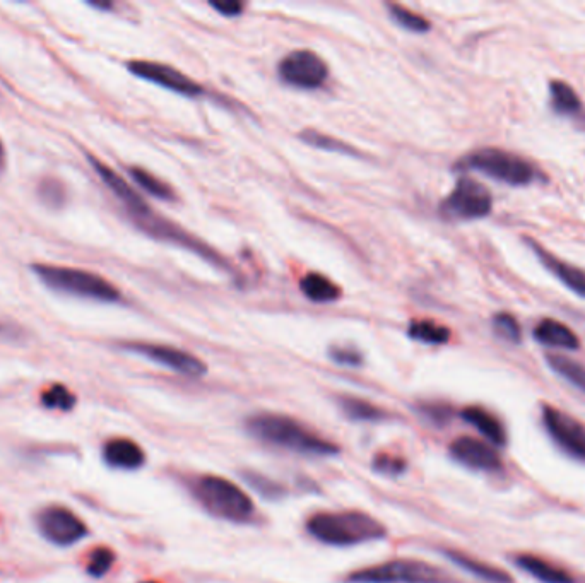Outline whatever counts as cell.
I'll list each match as a JSON object with an SVG mask.
<instances>
[{"instance_id":"35","label":"cell","mask_w":585,"mask_h":583,"mask_svg":"<svg viewBox=\"0 0 585 583\" xmlns=\"http://www.w3.org/2000/svg\"><path fill=\"white\" fill-rule=\"evenodd\" d=\"M209 6L216 9L219 14L226 16V18H237L245 9V4L237 2V0H219V2L218 0H213V2H209Z\"/></svg>"},{"instance_id":"8","label":"cell","mask_w":585,"mask_h":583,"mask_svg":"<svg viewBox=\"0 0 585 583\" xmlns=\"http://www.w3.org/2000/svg\"><path fill=\"white\" fill-rule=\"evenodd\" d=\"M36 525L42 536L55 546H74L88 536L89 530L83 520L69 508L50 505L36 515Z\"/></svg>"},{"instance_id":"10","label":"cell","mask_w":585,"mask_h":583,"mask_svg":"<svg viewBox=\"0 0 585 583\" xmlns=\"http://www.w3.org/2000/svg\"><path fill=\"white\" fill-rule=\"evenodd\" d=\"M541 418L551 440L565 454L585 462V424L550 404H544Z\"/></svg>"},{"instance_id":"39","label":"cell","mask_w":585,"mask_h":583,"mask_svg":"<svg viewBox=\"0 0 585 583\" xmlns=\"http://www.w3.org/2000/svg\"><path fill=\"white\" fill-rule=\"evenodd\" d=\"M4 330H6V329H4V325L0 324V334H2V332H4Z\"/></svg>"},{"instance_id":"5","label":"cell","mask_w":585,"mask_h":583,"mask_svg":"<svg viewBox=\"0 0 585 583\" xmlns=\"http://www.w3.org/2000/svg\"><path fill=\"white\" fill-rule=\"evenodd\" d=\"M454 170L478 171L497 182L507 183L510 187L531 185L538 177V171L529 161L517 154L495 148L478 149L467 154L455 163Z\"/></svg>"},{"instance_id":"32","label":"cell","mask_w":585,"mask_h":583,"mask_svg":"<svg viewBox=\"0 0 585 583\" xmlns=\"http://www.w3.org/2000/svg\"><path fill=\"white\" fill-rule=\"evenodd\" d=\"M372 469L377 474H384V476H402L408 469V462L402 457H396V455L377 454L373 457Z\"/></svg>"},{"instance_id":"9","label":"cell","mask_w":585,"mask_h":583,"mask_svg":"<svg viewBox=\"0 0 585 583\" xmlns=\"http://www.w3.org/2000/svg\"><path fill=\"white\" fill-rule=\"evenodd\" d=\"M279 77L293 88L319 89L329 77V67L310 50H296L279 62Z\"/></svg>"},{"instance_id":"28","label":"cell","mask_w":585,"mask_h":583,"mask_svg":"<svg viewBox=\"0 0 585 583\" xmlns=\"http://www.w3.org/2000/svg\"><path fill=\"white\" fill-rule=\"evenodd\" d=\"M390 18L394 19L402 30L411 31V33H428L432 24L428 19L423 18L416 12L409 11L408 7L399 6V4H389Z\"/></svg>"},{"instance_id":"3","label":"cell","mask_w":585,"mask_h":583,"mask_svg":"<svg viewBox=\"0 0 585 583\" xmlns=\"http://www.w3.org/2000/svg\"><path fill=\"white\" fill-rule=\"evenodd\" d=\"M187 486L194 500L216 519L231 524H250L257 515L252 498L226 477L199 474L190 477Z\"/></svg>"},{"instance_id":"12","label":"cell","mask_w":585,"mask_h":583,"mask_svg":"<svg viewBox=\"0 0 585 583\" xmlns=\"http://www.w3.org/2000/svg\"><path fill=\"white\" fill-rule=\"evenodd\" d=\"M127 71L144 81L158 84L161 88L170 89L173 93L194 98L204 93L201 84L195 83L184 72L178 71L172 65L149 62V60H130L127 62Z\"/></svg>"},{"instance_id":"23","label":"cell","mask_w":585,"mask_h":583,"mask_svg":"<svg viewBox=\"0 0 585 583\" xmlns=\"http://www.w3.org/2000/svg\"><path fill=\"white\" fill-rule=\"evenodd\" d=\"M551 106L558 115L563 117H577L582 113V101L572 86L565 81H551Z\"/></svg>"},{"instance_id":"21","label":"cell","mask_w":585,"mask_h":583,"mask_svg":"<svg viewBox=\"0 0 585 583\" xmlns=\"http://www.w3.org/2000/svg\"><path fill=\"white\" fill-rule=\"evenodd\" d=\"M337 404L341 407L344 416L351 419V421H358V423H382V421L389 419V413L385 409L375 406L372 402L358 399V397L343 395V397L337 399Z\"/></svg>"},{"instance_id":"25","label":"cell","mask_w":585,"mask_h":583,"mask_svg":"<svg viewBox=\"0 0 585 583\" xmlns=\"http://www.w3.org/2000/svg\"><path fill=\"white\" fill-rule=\"evenodd\" d=\"M546 363L556 375H560L563 380L585 392V366L580 365L579 361L562 354H546Z\"/></svg>"},{"instance_id":"15","label":"cell","mask_w":585,"mask_h":583,"mask_svg":"<svg viewBox=\"0 0 585 583\" xmlns=\"http://www.w3.org/2000/svg\"><path fill=\"white\" fill-rule=\"evenodd\" d=\"M526 243L531 248L532 252L536 254L538 257L539 262L548 269V271L553 272L560 281H562L568 289H572L575 295H579L580 298H584L585 300V271L579 269V267H575V265H570L565 262V260L558 259L555 255L550 254L546 248L541 247L536 240H531V238H526Z\"/></svg>"},{"instance_id":"27","label":"cell","mask_w":585,"mask_h":583,"mask_svg":"<svg viewBox=\"0 0 585 583\" xmlns=\"http://www.w3.org/2000/svg\"><path fill=\"white\" fill-rule=\"evenodd\" d=\"M36 192H38V199L45 206L50 207V209H55V211H59V209H62L67 204V190H65L64 183L57 180V178H43L38 183Z\"/></svg>"},{"instance_id":"26","label":"cell","mask_w":585,"mask_h":583,"mask_svg":"<svg viewBox=\"0 0 585 583\" xmlns=\"http://www.w3.org/2000/svg\"><path fill=\"white\" fill-rule=\"evenodd\" d=\"M129 175L144 192H148L149 195H153L156 199H160V201H173L175 199L172 187L168 183L163 182V180H160V178L151 175L144 168L130 166Z\"/></svg>"},{"instance_id":"31","label":"cell","mask_w":585,"mask_h":583,"mask_svg":"<svg viewBox=\"0 0 585 583\" xmlns=\"http://www.w3.org/2000/svg\"><path fill=\"white\" fill-rule=\"evenodd\" d=\"M493 330L497 332V336L512 342V344H519L522 341V330H520L519 322L510 313H497L493 317Z\"/></svg>"},{"instance_id":"36","label":"cell","mask_w":585,"mask_h":583,"mask_svg":"<svg viewBox=\"0 0 585 583\" xmlns=\"http://www.w3.org/2000/svg\"><path fill=\"white\" fill-rule=\"evenodd\" d=\"M423 413L426 418L432 419L433 423L444 424L450 419V411L445 406H426L423 407Z\"/></svg>"},{"instance_id":"19","label":"cell","mask_w":585,"mask_h":583,"mask_svg":"<svg viewBox=\"0 0 585 583\" xmlns=\"http://www.w3.org/2000/svg\"><path fill=\"white\" fill-rule=\"evenodd\" d=\"M534 337L539 344L550 346V348L568 349V351L580 348V339L574 330L553 318L541 320L534 329Z\"/></svg>"},{"instance_id":"38","label":"cell","mask_w":585,"mask_h":583,"mask_svg":"<svg viewBox=\"0 0 585 583\" xmlns=\"http://www.w3.org/2000/svg\"><path fill=\"white\" fill-rule=\"evenodd\" d=\"M4 166H6V148L0 141V171L4 170Z\"/></svg>"},{"instance_id":"14","label":"cell","mask_w":585,"mask_h":583,"mask_svg":"<svg viewBox=\"0 0 585 583\" xmlns=\"http://www.w3.org/2000/svg\"><path fill=\"white\" fill-rule=\"evenodd\" d=\"M450 455L455 462L474 471L493 472L502 467V459L497 448L473 436H459L450 443Z\"/></svg>"},{"instance_id":"33","label":"cell","mask_w":585,"mask_h":583,"mask_svg":"<svg viewBox=\"0 0 585 583\" xmlns=\"http://www.w3.org/2000/svg\"><path fill=\"white\" fill-rule=\"evenodd\" d=\"M115 558H117V556H115L112 549L96 548L93 553L89 554V575L95 578L105 577V575L112 570Z\"/></svg>"},{"instance_id":"16","label":"cell","mask_w":585,"mask_h":583,"mask_svg":"<svg viewBox=\"0 0 585 583\" xmlns=\"http://www.w3.org/2000/svg\"><path fill=\"white\" fill-rule=\"evenodd\" d=\"M103 460L113 469L137 471L146 464V454L139 443L129 438H113L103 447Z\"/></svg>"},{"instance_id":"24","label":"cell","mask_w":585,"mask_h":583,"mask_svg":"<svg viewBox=\"0 0 585 583\" xmlns=\"http://www.w3.org/2000/svg\"><path fill=\"white\" fill-rule=\"evenodd\" d=\"M408 336L413 341L442 346L450 341V329L445 325L435 324L432 320H414L408 327Z\"/></svg>"},{"instance_id":"6","label":"cell","mask_w":585,"mask_h":583,"mask_svg":"<svg viewBox=\"0 0 585 583\" xmlns=\"http://www.w3.org/2000/svg\"><path fill=\"white\" fill-rule=\"evenodd\" d=\"M344 583H455V580L432 563L396 558L349 573Z\"/></svg>"},{"instance_id":"18","label":"cell","mask_w":585,"mask_h":583,"mask_svg":"<svg viewBox=\"0 0 585 583\" xmlns=\"http://www.w3.org/2000/svg\"><path fill=\"white\" fill-rule=\"evenodd\" d=\"M461 418L485 436L493 447H500L507 443V431L503 428L502 421L497 416H493L490 411H486L485 407H466L462 409Z\"/></svg>"},{"instance_id":"2","label":"cell","mask_w":585,"mask_h":583,"mask_svg":"<svg viewBox=\"0 0 585 583\" xmlns=\"http://www.w3.org/2000/svg\"><path fill=\"white\" fill-rule=\"evenodd\" d=\"M305 530L315 541L334 548H351L387 537V527L360 510L314 513L305 522Z\"/></svg>"},{"instance_id":"11","label":"cell","mask_w":585,"mask_h":583,"mask_svg":"<svg viewBox=\"0 0 585 583\" xmlns=\"http://www.w3.org/2000/svg\"><path fill=\"white\" fill-rule=\"evenodd\" d=\"M122 348L129 353L139 354L146 360L165 366L168 370L185 375V377L199 378L204 377L207 373L204 361L199 360L194 354L172 348V346L149 344V342H127Z\"/></svg>"},{"instance_id":"20","label":"cell","mask_w":585,"mask_h":583,"mask_svg":"<svg viewBox=\"0 0 585 583\" xmlns=\"http://www.w3.org/2000/svg\"><path fill=\"white\" fill-rule=\"evenodd\" d=\"M514 561L522 572H526L541 583H575L574 578L565 570L534 554H519Z\"/></svg>"},{"instance_id":"37","label":"cell","mask_w":585,"mask_h":583,"mask_svg":"<svg viewBox=\"0 0 585 583\" xmlns=\"http://www.w3.org/2000/svg\"><path fill=\"white\" fill-rule=\"evenodd\" d=\"M89 6L98 11H112L113 2H88Z\"/></svg>"},{"instance_id":"30","label":"cell","mask_w":585,"mask_h":583,"mask_svg":"<svg viewBox=\"0 0 585 583\" xmlns=\"http://www.w3.org/2000/svg\"><path fill=\"white\" fill-rule=\"evenodd\" d=\"M76 395L71 390L55 383L50 389L45 390L42 394V404L47 409H57V411H71L76 406Z\"/></svg>"},{"instance_id":"17","label":"cell","mask_w":585,"mask_h":583,"mask_svg":"<svg viewBox=\"0 0 585 583\" xmlns=\"http://www.w3.org/2000/svg\"><path fill=\"white\" fill-rule=\"evenodd\" d=\"M442 553L445 554L447 560L452 561L455 566H459L461 570L473 575L474 578H479L486 583H514V578L510 577L509 573L503 572L497 566L488 565L485 561L476 560L469 554L459 553V551H452V549H444Z\"/></svg>"},{"instance_id":"1","label":"cell","mask_w":585,"mask_h":583,"mask_svg":"<svg viewBox=\"0 0 585 583\" xmlns=\"http://www.w3.org/2000/svg\"><path fill=\"white\" fill-rule=\"evenodd\" d=\"M245 430L255 440L269 447L281 448L305 457H332L341 450L337 443L315 433L302 421L279 413L252 414L245 421Z\"/></svg>"},{"instance_id":"34","label":"cell","mask_w":585,"mask_h":583,"mask_svg":"<svg viewBox=\"0 0 585 583\" xmlns=\"http://www.w3.org/2000/svg\"><path fill=\"white\" fill-rule=\"evenodd\" d=\"M329 358L337 365L343 366H360L363 363L360 351L349 348V346H332L329 349Z\"/></svg>"},{"instance_id":"40","label":"cell","mask_w":585,"mask_h":583,"mask_svg":"<svg viewBox=\"0 0 585 583\" xmlns=\"http://www.w3.org/2000/svg\"><path fill=\"white\" fill-rule=\"evenodd\" d=\"M139 583H158V582H153V580H146V582H139Z\"/></svg>"},{"instance_id":"7","label":"cell","mask_w":585,"mask_h":583,"mask_svg":"<svg viewBox=\"0 0 585 583\" xmlns=\"http://www.w3.org/2000/svg\"><path fill=\"white\" fill-rule=\"evenodd\" d=\"M493 207V197L483 183L462 177L440 204V214L449 221L486 218Z\"/></svg>"},{"instance_id":"4","label":"cell","mask_w":585,"mask_h":583,"mask_svg":"<svg viewBox=\"0 0 585 583\" xmlns=\"http://www.w3.org/2000/svg\"><path fill=\"white\" fill-rule=\"evenodd\" d=\"M31 271L45 286L65 295L89 298L103 303H117L122 298L117 286H113L96 272L50 264H33Z\"/></svg>"},{"instance_id":"22","label":"cell","mask_w":585,"mask_h":583,"mask_svg":"<svg viewBox=\"0 0 585 583\" xmlns=\"http://www.w3.org/2000/svg\"><path fill=\"white\" fill-rule=\"evenodd\" d=\"M300 289H302L303 295L314 303H332L343 295V291L336 283H332L329 277H325L319 272L305 274L300 281Z\"/></svg>"},{"instance_id":"29","label":"cell","mask_w":585,"mask_h":583,"mask_svg":"<svg viewBox=\"0 0 585 583\" xmlns=\"http://www.w3.org/2000/svg\"><path fill=\"white\" fill-rule=\"evenodd\" d=\"M300 139L307 142L308 146L312 148L324 149V151H332V153L353 154V156H360L356 153L355 148H351L346 142L339 141L336 137L327 136L317 130L307 129L300 134Z\"/></svg>"},{"instance_id":"13","label":"cell","mask_w":585,"mask_h":583,"mask_svg":"<svg viewBox=\"0 0 585 583\" xmlns=\"http://www.w3.org/2000/svg\"><path fill=\"white\" fill-rule=\"evenodd\" d=\"M86 158H88L91 168L96 171V175L100 177L101 182L107 185V189L119 199L120 204L125 207V211L129 212L130 219L134 223H141L153 214V209L148 206V202L144 201L141 195L137 194L136 190L132 189L117 171H113L110 166L105 165L93 154H86Z\"/></svg>"}]
</instances>
